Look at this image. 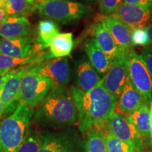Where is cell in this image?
Returning a JSON list of instances; mask_svg holds the SVG:
<instances>
[{
	"instance_id": "30bf717a",
	"label": "cell",
	"mask_w": 152,
	"mask_h": 152,
	"mask_svg": "<svg viewBox=\"0 0 152 152\" xmlns=\"http://www.w3.org/2000/svg\"><path fill=\"white\" fill-rule=\"evenodd\" d=\"M113 15L132 32L135 29L145 28L151 23L152 6L122 4Z\"/></svg>"
},
{
	"instance_id": "60d3db41",
	"label": "cell",
	"mask_w": 152,
	"mask_h": 152,
	"mask_svg": "<svg viewBox=\"0 0 152 152\" xmlns=\"http://www.w3.org/2000/svg\"><path fill=\"white\" fill-rule=\"evenodd\" d=\"M151 112H152V102H151V111H150Z\"/></svg>"
},
{
	"instance_id": "ab89813d",
	"label": "cell",
	"mask_w": 152,
	"mask_h": 152,
	"mask_svg": "<svg viewBox=\"0 0 152 152\" xmlns=\"http://www.w3.org/2000/svg\"><path fill=\"white\" fill-rule=\"evenodd\" d=\"M28 1H29L30 3H31V4H33V0H27Z\"/></svg>"
},
{
	"instance_id": "484cf974",
	"label": "cell",
	"mask_w": 152,
	"mask_h": 152,
	"mask_svg": "<svg viewBox=\"0 0 152 152\" xmlns=\"http://www.w3.org/2000/svg\"><path fill=\"white\" fill-rule=\"evenodd\" d=\"M42 143V136L37 133L27 134L15 152H39Z\"/></svg>"
},
{
	"instance_id": "7a4b0ae2",
	"label": "cell",
	"mask_w": 152,
	"mask_h": 152,
	"mask_svg": "<svg viewBox=\"0 0 152 152\" xmlns=\"http://www.w3.org/2000/svg\"><path fill=\"white\" fill-rule=\"evenodd\" d=\"M71 91L78 109L79 130L82 133L107 120L117 107V100L104 88L102 80L89 92H83L74 85Z\"/></svg>"
},
{
	"instance_id": "8992f818",
	"label": "cell",
	"mask_w": 152,
	"mask_h": 152,
	"mask_svg": "<svg viewBox=\"0 0 152 152\" xmlns=\"http://www.w3.org/2000/svg\"><path fill=\"white\" fill-rule=\"evenodd\" d=\"M102 131L106 130L130 145L134 151L144 149V140L136 125L128 116L114 113L106 121L95 125Z\"/></svg>"
},
{
	"instance_id": "74e56055",
	"label": "cell",
	"mask_w": 152,
	"mask_h": 152,
	"mask_svg": "<svg viewBox=\"0 0 152 152\" xmlns=\"http://www.w3.org/2000/svg\"><path fill=\"white\" fill-rule=\"evenodd\" d=\"M134 152H152V151H146V150L142 149V150H136V151H134Z\"/></svg>"
},
{
	"instance_id": "d6a6232c",
	"label": "cell",
	"mask_w": 152,
	"mask_h": 152,
	"mask_svg": "<svg viewBox=\"0 0 152 152\" xmlns=\"http://www.w3.org/2000/svg\"><path fill=\"white\" fill-rule=\"evenodd\" d=\"M7 14L6 12L4 9L0 5V26L2 24V23L4 22V20H5V18H7Z\"/></svg>"
},
{
	"instance_id": "3957f363",
	"label": "cell",
	"mask_w": 152,
	"mask_h": 152,
	"mask_svg": "<svg viewBox=\"0 0 152 152\" xmlns=\"http://www.w3.org/2000/svg\"><path fill=\"white\" fill-rule=\"evenodd\" d=\"M34 109L19 103L12 114L0 122V152H15L28 134Z\"/></svg>"
},
{
	"instance_id": "7402d4cb",
	"label": "cell",
	"mask_w": 152,
	"mask_h": 152,
	"mask_svg": "<svg viewBox=\"0 0 152 152\" xmlns=\"http://www.w3.org/2000/svg\"><path fill=\"white\" fill-rule=\"evenodd\" d=\"M73 47V34L59 33L49 45L50 53L55 58H62L71 54Z\"/></svg>"
},
{
	"instance_id": "1f68e13d",
	"label": "cell",
	"mask_w": 152,
	"mask_h": 152,
	"mask_svg": "<svg viewBox=\"0 0 152 152\" xmlns=\"http://www.w3.org/2000/svg\"><path fill=\"white\" fill-rule=\"evenodd\" d=\"M145 30L148 34V37H149V45L152 46V22L150 23L145 28Z\"/></svg>"
},
{
	"instance_id": "603a6c76",
	"label": "cell",
	"mask_w": 152,
	"mask_h": 152,
	"mask_svg": "<svg viewBox=\"0 0 152 152\" xmlns=\"http://www.w3.org/2000/svg\"><path fill=\"white\" fill-rule=\"evenodd\" d=\"M128 117L136 125L144 141H146L149 138L152 125L151 113L147 105L144 104Z\"/></svg>"
},
{
	"instance_id": "277c9868",
	"label": "cell",
	"mask_w": 152,
	"mask_h": 152,
	"mask_svg": "<svg viewBox=\"0 0 152 152\" xmlns=\"http://www.w3.org/2000/svg\"><path fill=\"white\" fill-rule=\"evenodd\" d=\"M35 9L41 16L63 23L93 16L89 6L72 0H53L38 3L35 5Z\"/></svg>"
},
{
	"instance_id": "83f0119b",
	"label": "cell",
	"mask_w": 152,
	"mask_h": 152,
	"mask_svg": "<svg viewBox=\"0 0 152 152\" xmlns=\"http://www.w3.org/2000/svg\"><path fill=\"white\" fill-rule=\"evenodd\" d=\"M99 9L104 16L113 14L123 4V0H97Z\"/></svg>"
},
{
	"instance_id": "8d00e7d4",
	"label": "cell",
	"mask_w": 152,
	"mask_h": 152,
	"mask_svg": "<svg viewBox=\"0 0 152 152\" xmlns=\"http://www.w3.org/2000/svg\"><path fill=\"white\" fill-rule=\"evenodd\" d=\"M53 1V0H33V4L35 5L38 3L46 2V1Z\"/></svg>"
},
{
	"instance_id": "ba28073f",
	"label": "cell",
	"mask_w": 152,
	"mask_h": 152,
	"mask_svg": "<svg viewBox=\"0 0 152 152\" xmlns=\"http://www.w3.org/2000/svg\"><path fill=\"white\" fill-rule=\"evenodd\" d=\"M129 79L127 54L121 52L111 61L109 70L102 78L104 88L117 101Z\"/></svg>"
},
{
	"instance_id": "4fadbf2b",
	"label": "cell",
	"mask_w": 152,
	"mask_h": 152,
	"mask_svg": "<svg viewBox=\"0 0 152 152\" xmlns=\"http://www.w3.org/2000/svg\"><path fill=\"white\" fill-rule=\"evenodd\" d=\"M102 20L111 33L118 48L121 52L128 54L133 50L132 44V30L113 15L102 17Z\"/></svg>"
},
{
	"instance_id": "ac0fdd59",
	"label": "cell",
	"mask_w": 152,
	"mask_h": 152,
	"mask_svg": "<svg viewBox=\"0 0 152 152\" xmlns=\"http://www.w3.org/2000/svg\"><path fill=\"white\" fill-rule=\"evenodd\" d=\"M31 27L27 17L7 16L0 26V37L14 39L30 36Z\"/></svg>"
},
{
	"instance_id": "4316f807",
	"label": "cell",
	"mask_w": 152,
	"mask_h": 152,
	"mask_svg": "<svg viewBox=\"0 0 152 152\" xmlns=\"http://www.w3.org/2000/svg\"><path fill=\"white\" fill-rule=\"evenodd\" d=\"M105 135L108 152H134V149L128 144L119 140L108 131H102Z\"/></svg>"
},
{
	"instance_id": "d4e9b609",
	"label": "cell",
	"mask_w": 152,
	"mask_h": 152,
	"mask_svg": "<svg viewBox=\"0 0 152 152\" xmlns=\"http://www.w3.org/2000/svg\"><path fill=\"white\" fill-rule=\"evenodd\" d=\"M86 152H108L105 135L100 129L92 126L87 131Z\"/></svg>"
},
{
	"instance_id": "f1b7e54d",
	"label": "cell",
	"mask_w": 152,
	"mask_h": 152,
	"mask_svg": "<svg viewBox=\"0 0 152 152\" xmlns=\"http://www.w3.org/2000/svg\"><path fill=\"white\" fill-rule=\"evenodd\" d=\"M131 39L132 46H146L149 45V37L145 28H139L133 30Z\"/></svg>"
},
{
	"instance_id": "d590c367",
	"label": "cell",
	"mask_w": 152,
	"mask_h": 152,
	"mask_svg": "<svg viewBox=\"0 0 152 152\" xmlns=\"http://www.w3.org/2000/svg\"><path fill=\"white\" fill-rule=\"evenodd\" d=\"M149 144L151 147H152V126H151V131H150V134H149V138L147 139V140H146Z\"/></svg>"
},
{
	"instance_id": "7c38bea8",
	"label": "cell",
	"mask_w": 152,
	"mask_h": 152,
	"mask_svg": "<svg viewBox=\"0 0 152 152\" xmlns=\"http://www.w3.org/2000/svg\"><path fill=\"white\" fill-rule=\"evenodd\" d=\"M73 76L76 88L84 92L92 90L102 80L86 56H81L75 61Z\"/></svg>"
},
{
	"instance_id": "9a60e30c",
	"label": "cell",
	"mask_w": 152,
	"mask_h": 152,
	"mask_svg": "<svg viewBox=\"0 0 152 152\" xmlns=\"http://www.w3.org/2000/svg\"><path fill=\"white\" fill-rule=\"evenodd\" d=\"M0 54L20 58L34 56L35 54L33 38L30 36L14 39L1 38Z\"/></svg>"
},
{
	"instance_id": "e0dca14e",
	"label": "cell",
	"mask_w": 152,
	"mask_h": 152,
	"mask_svg": "<svg viewBox=\"0 0 152 152\" xmlns=\"http://www.w3.org/2000/svg\"><path fill=\"white\" fill-rule=\"evenodd\" d=\"M144 104H146L143 97L132 85L129 77L118 100L117 108L119 113L129 116Z\"/></svg>"
},
{
	"instance_id": "ffe728a7",
	"label": "cell",
	"mask_w": 152,
	"mask_h": 152,
	"mask_svg": "<svg viewBox=\"0 0 152 152\" xmlns=\"http://www.w3.org/2000/svg\"><path fill=\"white\" fill-rule=\"evenodd\" d=\"M50 56L47 54H35L27 58H14L7 55L0 54V75H4L14 71V68L19 66L36 65L47 60Z\"/></svg>"
},
{
	"instance_id": "d6986e66",
	"label": "cell",
	"mask_w": 152,
	"mask_h": 152,
	"mask_svg": "<svg viewBox=\"0 0 152 152\" xmlns=\"http://www.w3.org/2000/svg\"><path fill=\"white\" fill-rule=\"evenodd\" d=\"M85 52L93 67L99 75H106L111 65V61L96 45L93 39H89L85 44Z\"/></svg>"
},
{
	"instance_id": "e575fe53",
	"label": "cell",
	"mask_w": 152,
	"mask_h": 152,
	"mask_svg": "<svg viewBox=\"0 0 152 152\" xmlns=\"http://www.w3.org/2000/svg\"><path fill=\"white\" fill-rule=\"evenodd\" d=\"M7 111V110L6 109V107L4 106L3 104L0 102V119L1 118V117L3 116L4 114Z\"/></svg>"
},
{
	"instance_id": "8fae6325",
	"label": "cell",
	"mask_w": 152,
	"mask_h": 152,
	"mask_svg": "<svg viewBox=\"0 0 152 152\" xmlns=\"http://www.w3.org/2000/svg\"><path fill=\"white\" fill-rule=\"evenodd\" d=\"M36 71L50 79L55 85H67L71 78V70L67 58H57L52 60H45L33 66Z\"/></svg>"
},
{
	"instance_id": "9c48e42d",
	"label": "cell",
	"mask_w": 152,
	"mask_h": 152,
	"mask_svg": "<svg viewBox=\"0 0 152 152\" xmlns=\"http://www.w3.org/2000/svg\"><path fill=\"white\" fill-rule=\"evenodd\" d=\"M78 146L79 137L75 130L47 132L42 135L39 152H76Z\"/></svg>"
},
{
	"instance_id": "52a82bcc",
	"label": "cell",
	"mask_w": 152,
	"mask_h": 152,
	"mask_svg": "<svg viewBox=\"0 0 152 152\" xmlns=\"http://www.w3.org/2000/svg\"><path fill=\"white\" fill-rule=\"evenodd\" d=\"M129 77L143 97L145 104L150 103L152 96V78L141 55L132 50L127 54Z\"/></svg>"
},
{
	"instance_id": "f35d334b",
	"label": "cell",
	"mask_w": 152,
	"mask_h": 152,
	"mask_svg": "<svg viewBox=\"0 0 152 152\" xmlns=\"http://www.w3.org/2000/svg\"><path fill=\"white\" fill-rule=\"evenodd\" d=\"M81 1H87V2H91V1H94V0H81Z\"/></svg>"
},
{
	"instance_id": "ee69618b",
	"label": "cell",
	"mask_w": 152,
	"mask_h": 152,
	"mask_svg": "<svg viewBox=\"0 0 152 152\" xmlns=\"http://www.w3.org/2000/svg\"><path fill=\"white\" fill-rule=\"evenodd\" d=\"M151 1H152V0H151Z\"/></svg>"
},
{
	"instance_id": "5bb4252c",
	"label": "cell",
	"mask_w": 152,
	"mask_h": 152,
	"mask_svg": "<svg viewBox=\"0 0 152 152\" xmlns=\"http://www.w3.org/2000/svg\"><path fill=\"white\" fill-rule=\"evenodd\" d=\"M29 66H23L9 72L8 78L0 92V102L4 104L7 111L17 101H19L22 77Z\"/></svg>"
},
{
	"instance_id": "6da1fadb",
	"label": "cell",
	"mask_w": 152,
	"mask_h": 152,
	"mask_svg": "<svg viewBox=\"0 0 152 152\" xmlns=\"http://www.w3.org/2000/svg\"><path fill=\"white\" fill-rule=\"evenodd\" d=\"M38 106L33 120L43 126L64 128L79 121L73 93L64 85H55Z\"/></svg>"
},
{
	"instance_id": "836d02e7",
	"label": "cell",
	"mask_w": 152,
	"mask_h": 152,
	"mask_svg": "<svg viewBox=\"0 0 152 152\" xmlns=\"http://www.w3.org/2000/svg\"><path fill=\"white\" fill-rule=\"evenodd\" d=\"M9 75V73L6 74L4 75H2V76H0V92H1V89H2V87L4 86V85L5 82L7 81V78H8Z\"/></svg>"
},
{
	"instance_id": "4dcf8cb0",
	"label": "cell",
	"mask_w": 152,
	"mask_h": 152,
	"mask_svg": "<svg viewBox=\"0 0 152 152\" xmlns=\"http://www.w3.org/2000/svg\"><path fill=\"white\" fill-rule=\"evenodd\" d=\"M123 4L141 6H152V1L151 0H123Z\"/></svg>"
},
{
	"instance_id": "b9f144b4",
	"label": "cell",
	"mask_w": 152,
	"mask_h": 152,
	"mask_svg": "<svg viewBox=\"0 0 152 152\" xmlns=\"http://www.w3.org/2000/svg\"><path fill=\"white\" fill-rule=\"evenodd\" d=\"M0 40H1V38H0Z\"/></svg>"
},
{
	"instance_id": "f546056e",
	"label": "cell",
	"mask_w": 152,
	"mask_h": 152,
	"mask_svg": "<svg viewBox=\"0 0 152 152\" xmlns=\"http://www.w3.org/2000/svg\"><path fill=\"white\" fill-rule=\"evenodd\" d=\"M141 56L152 78V49L149 47L144 48L141 54Z\"/></svg>"
},
{
	"instance_id": "cb8c5ba5",
	"label": "cell",
	"mask_w": 152,
	"mask_h": 152,
	"mask_svg": "<svg viewBox=\"0 0 152 152\" xmlns=\"http://www.w3.org/2000/svg\"><path fill=\"white\" fill-rule=\"evenodd\" d=\"M0 5L7 16L26 17L35 11V5L27 0H0Z\"/></svg>"
},
{
	"instance_id": "2e32d148",
	"label": "cell",
	"mask_w": 152,
	"mask_h": 152,
	"mask_svg": "<svg viewBox=\"0 0 152 152\" xmlns=\"http://www.w3.org/2000/svg\"><path fill=\"white\" fill-rule=\"evenodd\" d=\"M92 35L96 45L105 53L111 61L121 53L111 33L102 19H99V21L93 26Z\"/></svg>"
},
{
	"instance_id": "44dd1931",
	"label": "cell",
	"mask_w": 152,
	"mask_h": 152,
	"mask_svg": "<svg viewBox=\"0 0 152 152\" xmlns=\"http://www.w3.org/2000/svg\"><path fill=\"white\" fill-rule=\"evenodd\" d=\"M58 34L59 30L54 21L49 19L39 21L36 39L38 48L40 49H47L49 47L53 39Z\"/></svg>"
},
{
	"instance_id": "5b68a950",
	"label": "cell",
	"mask_w": 152,
	"mask_h": 152,
	"mask_svg": "<svg viewBox=\"0 0 152 152\" xmlns=\"http://www.w3.org/2000/svg\"><path fill=\"white\" fill-rule=\"evenodd\" d=\"M34 65H30L21 80L20 103L35 108L55 86L52 80L36 71Z\"/></svg>"
},
{
	"instance_id": "7bdbcfd3",
	"label": "cell",
	"mask_w": 152,
	"mask_h": 152,
	"mask_svg": "<svg viewBox=\"0 0 152 152\" xmlns=\"http://www.w3.org/2000/svg\"><path fill=\"white\" fill-rule=\"evenodd\" d=\"M0 76H2V75H0Z\"/></svg>"
}]
</instances>
